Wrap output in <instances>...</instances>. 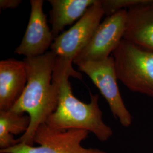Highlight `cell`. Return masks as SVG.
<instances>
[{
  "instance_id": "30bf717a",
  "label": "cell",
  "mask_w": 153,
  "mask_h": 153,
  "mask_svg": "<svg viewBox=\"0 0 153 153\" xmlns=\"http://www.w3.org/2000/svg\"><path fill=\"white\" fill-rule=\"evenodd\" d=\"M123 39L153 52V0L128 10Z\"/></svg>"
},
{
  "instance_id": "8fae6325",
  "label": "cell",
  "mask_w": 153,
  "mask_h": 153,
  "mask_svg": "<svg viewBox=\"0 0 153 153\" xmlns=\"http://www.w3.org/2000/svg\"><path fill=\"white\" fill-rule=\"evenodd\" d=\"M97 0H48L51 5L49 22L51 32L56 38L66 26L80 19Z\"/></svg>"
},
{
  "instance_id": "5b68a950",
  "label": "cell",
  "mask_w": 153,
  "mask_h": 153,
  "mask_svg": "<svg viewBox=\"0 0 153 153\" xmlns=\"http://www.w3.org/2000/svg\"><path fill=\"white\" fill-rule=\"evenodd\" d=\"M76 65L79 70L87 74L98 88L115 119L124 127L131 126L132 117L121 96L113 56L103 61L80 62Z\"/></svg>"
},
{
  "instance_id": "8992f818",
  "label": "cell",
  "mask_w": 153,
  "mask_h": 153,
  "mask_svg": "<svg viewBox=\"0 0 153 153\" xmlns=\"http://www.w3.org/2000/svg\"><path fill=\"white\" fill-rule=\"evenodd\" d=\"M104 15L100 0H97L75 25L55 39L51 51L73 62L88 45Z\"/></svg>"
},
{
  "instance_id": "3957f363",
  "label": "cell",
  "mask_w": 153,
  "mask_h": 153,
  "mask_svg": "<svg viewBox=\"0 0 153 153\" xmlns=\"http://www.w3.org/2000/svg\"><path fill=\"white\" fill-rule=\"evenodd\" d=\"M117 79L129 90L153 98V52L123 39L112 53Z\"/></svg>"
},
{
  "instance_id": "52a82bcc",
  "label": "cell",
  "mask_w": 153,
  "mask_h": 153,
  "mask_svg": "<svg viewBox=\"0 0 153 153\" xmlns=\"http://www.w3.org/2000/svg\"><path fill=\"white\" fill-rule=\"evenodd\" d=\"M128 10L117 11L107 16L94 33L86 47L73 60L80 62L100 61L110 57L123 39Z\"/></svg>"
},
{
  "instance_id": "9c48e42d",
  "label": "cell",
  "mask_w": 153,
  "mask_h": 153,
  "mask_svg": "<svg viewBox=\"0 0 153 153\" xmlns=\"http://www.w3.org/2000/svg\"><path fill=\"white\" fill-rule=\"evenodd\" d=\"M24 61L9 59L0 61V111H7L19 99L27 83Z\"/></svg>"
},
{
  "instance_id": "4fadbf2b",
  "label": "cell",
  "mask_w": 153,
  "mask_h": 153,
  "mask_svg": "<svg viewBox=\"0 0 153 153\" xmlns=\"http://www.w3.org/2000/svg\"><path fill=\"white\" fill-rule=\"evenodd\" d=\"M151 0H100L104 14L109 16L121 10L147 4Z\"/></svg>"
},
{
  "instance_id": "7a4b0ae2",
  "label": "cell",
  "mask_w": 153,
  "mask_h": 153,
  "mask_svg": "<svg viewBox=\"0 0 153 153\" xmlns=\"http://www.w3.org/2000/svg\"><path fill=\"white\" fill-rule=\"evenodd\" d=\"M57 56L49 51L35 57H25L27 71V85L21 97L10 110L18 114L27 113L31 122L27 131L18 139L19 143L34 146L33 137L38 128L45 123L57 109L59 90L52 81Z\"/></svg>"
},
{
  "instance_id": "277c9868",
  "label": "cell",
  "mask_w": 153,
  "mask_h": 153,
  "mask_svg": "<svg viewBox=\"0 0 153 153\" xmlns=\"http://www.w3.org/2000/svg\"><path fill=\"white\" fill-rule=\"evenodd\" d=\"M89 131L76 129H55L46 123L39 126L33 137L38 146L19 143L14 146L0 150V153H107L95 148L81 145Z\"/></svg>"
},
{
  "instance_id": "6da1fadb",
  "label": "cell",
  "mask_w": 153,
  "mask_h": 153,
  "mask_svg": "<svg viewBox=\"0 0 153 153\" xmlns=\"http://www.w3.org/2000/svg\"><path fill=\"white\" fill-rule=\"evenodd\" d=\"M73 61L57 56L52 81L59 90L57 109L46 121L55 129H82L93 133L100 141H106L113 135L112 129L104 123L99 105V95L90 93V102H82L74 96L69 81L71 76L82 80V74L72 67Z\"/></svg>"
},
{
  "instance_id": "5bb4252c",
  "label": "cell",
  "mask_w": 153,
  "mask_h": 153,
  "mask_svg": "<svg viewBox=\"0 0 153 153\" xmlns=\"http://www.w3.org/2000/svg\"><path fill=\"white\" fill-rule=\"evenodd\" d=\"M22 2V0H1L0 7L2 9H16Z\"/></svg>"
},
{
  "instance_id": "7c38bea8",
  "label": "cell",
  "mask_w": 153,
  "mask_h": 153,
  "mask_svg": "<svg viewBox=\"0 0 153 153\" xmlns=\"http://www.w3.org/2000/svg\"><path fill=\"white\" fill-rule=\"evenodd\" d=\"M30 122L29 115L18 114L10 110L0 111V150L11 148L19 143L14 136L24 134Z\"/></svg>"
},
{
  "instance_id": "ba28073f",
  "label": "cell",
  "mask_w": 153,
  "mask_h": 153,
  "mask_svg": "<svg viewBox=\"0 0 153 153\" xmlns=\"http://www.w3.org/2000/svg\"><path fill=\"white\" fill-rule=\"evenodd\" d=\"M44 1L31 0V13L27 27L21 44L14 53L26 57H35L47 53L55 38L43 11Z\"/></svg>"
}]
</instances>
